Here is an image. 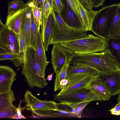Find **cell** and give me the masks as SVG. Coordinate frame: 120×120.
Masks as SVG:
<instances>
[{
  "label": "cell",
  "instance_id": "cell-1",
  "mask_svg": "<svg viewBox=\"0 0 120 120\" xmlns=\"http://www.w3.org/2000/svg\"><path fill=\"white\" fill-rule=\"evenodd\" d=\"M70 59V64L83 65L96 70L99 73H109L120 71V68L107 49L100 52L73 53Z\"/></svg>",
  "mask_w": 120,
  "mask_h": 120
},
{
  "label": "cell",
  "instance_id": "cell-37",
  "mask_svg": "<svg viewBox=\"0 0 120 120\" xmlns=\"http://www.w3.org/2000/svg\"><path fill=\"white\" fill-rule=\"evenodd\" d=\"M82 5L86 9L92 10L93 7L91 0H78Z\"/></svg>",
  "mask_w": 120,
  "mask_h": 120
},
{
  "label": "cell",
  "instance_id": "cell-36",
  "mask_svg": "<svg viewBox=\"0 0 120 120\" xmlns=\"http://www.w3.org/2000/svg\"><path fill=\"white\" fill-rule=\"evenodd\" d=\"M22 102V100H21L18 107L17 108V115L14 118V119H23L26 118L24 116L22 115L21 114V112L23 111L26 107V106L22 107L21 106V104Z\"/></svg>",
  "mask_w": 120,
  "mask_h": 120
},
{
  "label": "cell",
  "instance_id": "cell-17",
  "mask_svg": "<svg viewBox=\"0 0 120 120\" xmlns=\"http://www.w3.org/2000/svg\"><path fill=\"white\" fill-rule=\"evenodd\" d=\"M106 41L107 49L120 68V36H110Z\"/></svg>",
  "mask_w": 120,
  "mask_h": 120
},
{
  "label": "cell",
  "instance_id": "cell-13",
  "mask_svg": "<svg viewBox=\"0 0 120 120\" xmlns=\"http://www.w3.org/2000/svg\"><path fill=\"white\" fill-rule=\"evenodd\" d=\"M23 12L20 29L27 47L30 46V36L31 15L32 9L31 2L25 4Z\"/></svg>",
  "mask_w": 120,
  "mask_h": 120
},
{
  "label": "cell",
  "instance_id": "cell-11",
  "mask_svg": "<svg viewBox=\"0 0 120 120\" xmlns=\"http://www.w3.org/2000/svg\"><path fill=\"white\" fill-rule=\"evenodd\" d=\"M26 109L32 111L40 110H54L57 109L56 103L52 101L41 100L35 97L30 91L27 90L25 95Z\"/></svg>",
  "mask_w": 120,
  "mask_h": 120
},
{
  "label": "cell",
  "instance_id": "cell-10",
  "mask_svg": "<svg viewBox=\"0 0 120 120\" xmlns=\"http://www.w3.org/2000/svg\"><path fill=\"white\" fill-rule=\"evenodd\" d=\"M95 79L105 85L112 96L120 94V71L109 73H98Z\"/></svg>",
  "mask_w": 120,
  "mask_h": 120
},
{
  "label": "cell",
  "instance_id": "cell-18",
  "mask_svg": "<svg viewBox=\"0 0 120 120\" xmlns=\"http://www.w3.org/2000/svg\"><path fill=\"white\" fill-rule=\"evenodd\" d=\"M89 86L101 101H108L112 96L106 86L95 78L90 83Z\"/></svg>",
  "mask_w": 120,
  "mask_h": 120
},
{
  "label": "cell",
  "instance_id": "cell-21",
  "mask_svg": "<svg viewBox=\"0 0 120 120\" xmlns=\"http://www.w3.org/2000/svg\"><path fill=\"white\" fill-rule=\"evenodd\" d=\"M54 24V19L52 14L49 16L43 33L41 34L42 39L46 51H47Z\"/></svg>",
  "mask_w": 120,
  "mask_h": 120
},
{
  "label": "cell",
  "instance_id": "cell-26",
  "mask_svg": "<svg viewBox=\"0 0 120 120\" xmlns=\"http://www.w3.org/2000/svg\"><path fill=\"white\" fill-rule=\"evenodd\" d=\"M112 21L110 36H120V3Z\"/></svg>",
  "mask_w": 120,
  "mask_h": 120
},
{
  "label": "cell",
  "instance_id": "cell-23",
  "mask_svg": "<svg viewBox=\"0 0 120 120\" xmlns=\"http://www.w3.org/2000/svg\"><path fill=\"white\" fill-rule=\"evenodd\" d=\"M19 49L18 58L13 63L14 66L18 67L22 65L25 60L27 47L21 29L19 34Z\"/></svg>",
  "mask_w": 120,
  "mask_h": 120
},
{
  "label": "cell",
  "instance_id": "cell-6",
  "mask_svg": "<svg viewBox=\"0 0 120 120\" xmlns=\"http://www.w3.org/2000/svg\"><path fill=\"white\" fill-rule=\"evenodd\" d=\"M53 99L60 102L77 104L86 101H101L89 86L73 90L66 94L53 96Z\"/></svg>",
  "mask_w": 120,
  "mask_h": 120
},
{
  "label": "cell",
  "instance_id": "cell-29",
  "mask_svg": "<svg viewBox=\"0 0 120 120\" xmlns=\"http://www.w3.org/2000/svg\"><path fill=\"white\" fill-rule=\"evenodd\" d=\"M25 5L24 2L20 0H14L9 2L8 4L7 16H12L18 11L23 9Z\"/></svg>",
  "mask_w": 120,
  "mask_h": 120
},
{
  "label": "cell",
  "instance_id": "cell-42",
  "mask_svg": "<svg viewBox=\"0 0 120 120\" xmlns=\"http://www.w3.org/2000/svg\"><path fill=\"white\" fill-rule=\"evenodd\" d=\"M9 52L4 48L0 46V54H5Z\"/></svg>",
  "mask_w": 120,
  "mask_h": 120
},
{
  "label": "cell",
  "instance_id": "cell-30",
  "mask_svg": "<svg viewBox=\"0 0 120 120\" xmlns=\"http://www.w3.org/2000/svg\"><path fill=\"white\" fill-rule=\"evenodd\" d=\"M17 108L12 105L11 106L0 110V118H13L16 116Z\"/></svg>",
  "mask_w": 120,
  "mask_h": 120
},
{
  "label": "cell",
  "instance_id": "cell-2",
  "mask_svg": "<svg viewBox=\"0 0 120 120\" xmlns=\"http://www.w3.org/2000/svg\"><path fill=\"white\" fill-rule=\"evenodd\" d=\"M52 14L54 18V24L49 44L54 45L88 36L87 31L74 28L68 25L56 11L53 10Z\"/></svg>",
  "mask_w": 120,
  "mask_h": 120
},
{
  "label": "cell",
  "instance_id": "cell-32",
  "mask_svg": "<svg viewBox=\"0 0 120 120\" xmlns=\"http://www.w3.org/2000/svg\"><path fill=\"white\" fill-rule=\"evenodd\" d=\"M66 0L68 4L75 13L84 28L83 22L76 5L75 0Z\"/></svg>",
  "mask_w": 120,
  "mask_h": 120
},
{
  "label": "cell",
  "instance_id": "cell-9",
  "mask_svg": "<svg viewBox=\"0 0 120 120\" xmlns=\"http://www.w3.org/2000/svg\"><path fill=\"white\" fill-rule=\"evenodd\" d=\"M96 75L87 74L67 75L66 78L68 80V83L61 90L57 95H59L66 94L87 86L94 79Z\"/></svg>",
  "mask_w": 120,
  "mask_h": 120
},
{
  "label": "cell",
  "instance_id": "cell-25",
  "mask_svg": "<svg viewBox=\"0 0 120 120\" xmlns=\"http://www.w3.org/2000/svg\"><path fill=\"white\" fill-rule=\"evenodd\" d=\"M40 30L34 19L32 10L31 15L30 46L35 49Z\"/></svg>",
  "mask_w": 120,
  "mask_h": 120
},
{
  "label": "cell",
  "instance_id": "cell-14",
  "mask_svg": "<svg viewBox=\"0 0 120 120\" xmlns=\"http://www.w3.org/2000/svg\"><path fill=\"white\" fill-rule=\"evenodd\" d=\"M63 7L60 14L68 25L73 28L84 30V28L75 13L68 4L66 0H63Z\"/></svg>",
  "mask_w": 120,
  "mask_h": 120
},
{
  "label": "cell",
  "instance_id": "cell-34",
  "mask_svg": "<svg viewBox=\"0 0 120 120\" xmlns=\"http://www.w3.org/2000/svg\"><path fill=\"white\" fill-rule=\"evenodd\" d=\"M90 102V101H86L74 104L76 109V116L77 118H81V114L84 109Z\"/></svg>",
  "mask_w": 120,
  "mask_h": 120
},
{
  "label": "cell",
  "instance_id": "cell-40",
  "mask_svg": "<svg viewBox=\"0 0 120 120\" xmlns=\"http://www.w3.org/2000/svg\"><path fill=\"white\" fill-rule=\"evenodd\" d=\"M109 111L111 112L110 113L112 115H120V110L116 109L114 108L111 109Z\"/></svg>",
  "mask_w": 120,
  "mask_h": 120
},
{
  "label": "cell",
  "instance_id": "cell-39",
  "mask_svg": "<svg viewBox=\"0 0 120 120\" xmlns=\"http://www.w3.org/2000/svg\"><path fill=\"white\" fill-rule=\"evenodd\" d=\"M45 0H33L32 1L34 4L37 6L41 11L43 4Z\"/></svg>",
  "mask_w": 120,
  "mask_h": 120
},
{
  "label": "cell",
  "instance_id": "cell-15",
  "mask_svg": "<svg viewBox=\"0 0 120 120\" xmlns=\"http://www.w3.org/2000/svg\"><path fill=\"white\" fill-rule=\"evenodd\" d=\"M75 1L83 22L84 30H90L93 21L98 10H88L84 7L78 0Z\"/></svg>",
  "mask_w": 120,
  "mask_h": 120
},
{
  "label": "cell",
  "instance_id": "cell-7",
  "mask_svg": "<svg viewBox=\"0 0 120 120\" xmlns=\"http://www.w3.org/2000/svg\"><path fill=\"white\" fill-rule=\"evenodd\" d=\"M0 46L7 51L18 54L19 49V34L4 24L0 19Z\"/></svg>",
  "mask_w": 120,
  "mask_h": 120
},
{
  "label": "cell",
  "instance_id": "cell-43",
  "mask_svg": "<svg viewBox=\"0 0 120 120\" xmlns=\"http://www.w3.org/2000/svg\"><path fill=\"white\" fill-rule=\"evenodd\" d=\"M54 72H54L52 74L48 75L47 77L46 78V79L49 81H51V80L53 75Z\"/></svg>",
  "mask_w": 120,
  "mask_h": 120
},
{
  "label": "cell",
  "instance_id": "cell-24",
  "mask_svg": "<svg viewBox=\"0 0 120 120\" xmlns=\"http://www.w3.org/2000/svg\"><path fill=\"white\" fill-rule=\"evenodd\" d=\"M15 99L13 91L11 90L0 93V110L11 105Z\"/></svg>",
  "mask_w": 120,
  "mask_h": 120
},
{
  "label": "cell",
  "instance_id": "cell-33",
  "mask_svg": "<svg viewBox=\"0 0 120 120\" xmlns=\"http://www.w3.org/2000/svg\"><path fill=\"white\" fill-rule=\"evenodd\" d=\"M18 58V54L10 52L4 54H0V60H10L13 62H14Z\"/></svg>",
  "mask_w": 120,
  "mask_h": 120
},
{
  "label": "cell",
  "instance_id": "cell-41",
  "mask_svg": "<svg viewBox=\"0 0 120 120\" xmlns=\"http://www.w3.org/2000/svg\"><path fill=\"white\" fill-rule=\"evenodd\" d=\"M68 80L66 78L65 79L63 80L60 82V85L61 90L68 83Z\"/></svg>",
  "mask_w": 120,
  "mask_h": 120
},
{
  "label": "cell",
  "instance_id": "cell-31",
  "mask_svg": "<svg viewBox=\"0 0 120 120\" xmlns=\"http://www.w3.org/2000/svg\"><path fill=\"white\" fill-rule=\"evenodd\" d=\"M32 11L35 21L38 27L40 29L41 24V12L39 8L34 5L32 1L31 2Z\"/></svg>",
  "mask_w": 120,
  "mask_h": 120
},
{
  "label": "cell",
  "instance_id": "cell-20",
  "mask_svg": "<svg viewBox=\"0 0 120 120\" xmlns=\"http://www.w3.org/2000/svg\"><path fill=\"white\" fill-rule=\"evenodd\" d=\"M98 73L97 71L92 68L78 64H70L67 70L68 75L87 74L95 76Z\"/></svg>",
  "mask_w": 120,
  "mask_h": 120
},
{
  "label": "cell",
  "instance_id": "cell-19",
  "mask_svg": "<svg viewBox=\"0 0 120 120\" xmlns=\"http://www.w3.org/2000/svg\"><path fill=\"white\" fill-rule=\"evenodd\" d=\"M24 8V7L23 9L12 15L7 17L6 25L18 34L20 31L22 15Z\"/></svg>",
  "mask_w": 120,
  "mask_h": 120
},
{
  "label": "cell",
  "instance_id": "cell-38",
  "mask_svg": "<svg viewBox=\"0 0 120 120\" xmlns=\"http://www.w3.org/2000/svg\"><path fill=\"white\" fill-rule=\"evenodd\" d=\"M106 0H91L93 8H96L102 5Z\"/></svg>",
  "mask_w": 120,
  "mask_h": 120
},
{
  "label": "cell",
  "instance_id": "cell-27",
  "mask_svg": "<svg viewBox=\"0 0 120 120\" xmlns=\"http://www.w3.org/2000/svg\"><path fill=\"white\" fill-rule=\"evenodd\" d=\"M70 58L67 63L60 71L58 74H56L54 85V91L55 92L61 90L60 83L62 80L66 78L67 75V70L70 65Z\"/></svg>",
  "mask_w": 120,
  "mask_h": 120
},
{
  "label": "cell",
  "instance_id": "cell-5",
  "mask_svg": "<svg viewBox=\"0 0 120 120\" xmlns=\"http://www.w3.org/2000/svg\"><path fill=\"white\" fill-rule=\"evenodd\" d=\"M119 3L103 7L98 10L93 21L90 30L106 40L110 37L113 19Z\"/></svg>",
  "mask_w": 120,
  "mask_h": 120
},
{
  "label": "cell",
  "instance_id": "cell-8",
  "mask_svg": "<svg viewBox=\"0 0 120 120\" xmlns=\"http://www.w3.org/2000/svg\"><path fill=\"white\" fill-rule=\"evenodd\" d=\"M73 53L60 43L53 45L51 61L54 72L58 74L67 63Z\"/></svg>",
  "mask_w": 120,
  "mask_h": 120
},
{
  "label": "cell",
  "instance_id": "cell-3",
  "mask_svg": "<svg viewBox=\"0 0 120 120\" xmlns=\"http://www.w3.org/2000/svg\"><path fill=\"white\" fill-rule=\"evenodd\" d=\"M72 53L86 54L101 52L107 48L106 41L91 34L83 38L60 43Z\"/></svg>",
  "mask_w": 120,
  "mask_h": 120
},
{
  "label": "cell",
  "instance_id": "cell-12",
  "mask_svg": "<svg viewBox=\"0 0 120 120\" xmlns=\"http://www.w3.org/2000/svg\"><path fill=\"white\" fill-rule=\"evenodd\" d=\"M16 75L15 72L11 67L7 65L0 66V93L11 90Z\"/></svg>",
  "mask_w": 120,
  "mask_h": 120
},
{
  "label": "cell",
  "instance_id": "cell-16",
  "mask_svg": "<svg viewBox=\"0 0 120 120\" xmlns=\"http://www.w3.org/2000/svg\"><path fill=\"white\" fill-rule=\"evenodd\" d=\"M36 57L43 75L45 76V71L49 63L47 61L45 50L43 42L41 33L40 31L35 49Z\"/></svg>",
  "mask_w": 120,
  "mask_h": 120
},
{
  "label": "cell",
  "instance_id": "cell-44",
  "mask_svg": "<svg viewBox=\"0 0 120 120\" xmlns=\"http://www.w3.org/2000/svg\"><path fill=\"white\" fill-rule=\"evenodd\" d=\"M118 102L120 103V94H119L117 99Z\"/></svg>",
  "mask_w": 120,
  "mask_h": 120
},
{
  "label": "cell",
  "instance_id": "cell-4",
  "mask_svg": "<svg viewBox=\"0 0 120 120\" xmlns=\"http://www.w3.org/2000/svg\"><path fill=\"white\" fill-rule=\"evenodd\" d=\"M22 65V74L25 77L30 87L43 88L48 85L43 75L35 51L29 50L26 52L25 60Z\"/></svg>",
  "mask_w": 120,
  "mask_h": 120
},
{
  "label": "cell",
  "instance_id": "cell-22",
  "mask_svg": "<svg viewBox=\"0 0 120 120\" xmlns=\"http://www.w3.org/2000/svg\"><path fill=\"white\" fill-rule=\"evenodd\" d=\"M53 10L52 0H45L41 11V34L43 32L49 16L52 14Z\"/></svg>",
  "mask_w": 120,
  "mask_h": 120
},
{
  "label": "cell",
  "instance_id": "cell-28",
  "mask_svg": "<svg viewBox=\"0 0 120 120\" xmlns=\"http://www.w3.org/2000/svg\"><path fill=\"white\" fill-rule=\"evenodd\" d=\"M32 113L41 118H60L64 116L54 110H40L31 111Z\"/></svg>",
  "mask_w": 120,
  "mask_h": 120
},
{
  "label": "cell",
  "instance_id": "cell-35",
  "mask_svg": "<svg viewBox=\"0 0 120 120\" xmlns=\"http://www.w3.org/2000/svg\"><path fill=\"white\" fill-rule=\"evenodd\" d=\"M52 3L53 10L60 15L63 7V0H52Z\"/></svg>",
  "mask_w": 120,
  "mask_h": 120
}]
</instances>
